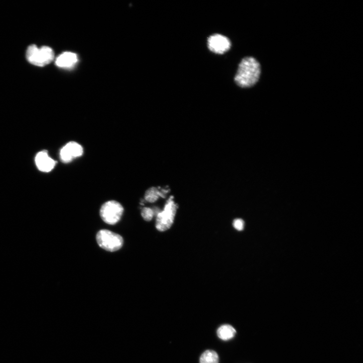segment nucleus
<instances>
[{
	"mask_svg": "<svg viewBox=\"0 0 363 363\" xmlns=\"http://www.w3.org/2000/svg\"><path fill=\"white\" fill-rule=\"evenodd\" d=\"M261 72L260 64L255 58L245 57L239 65L235 82L240 88H251L258 83Z\"/></svg>",
	"mask_w": 363,
	"mask_h": 363,
	"instance_id": "f257e3e1",
	"label": "nucleus"
},
{
	"mask_svg": "<svg viewBox=\"0 0 363 363\" xmlns=\"http://www.w3.org/2000/svg\"><path fill=\"white\" fill-rule=\"evenodd\" d=\"M26 56L28 61L32 64L44 67L53 61L55 54L53 50L49 47L39 48L36 45H32L27 50Z\"/></svg>",
	"mask_w": 363,
	"mask_h": 363,
	"instance_id": "f03ea898",
	"label": "nucleus"
},
{
	"mask_svg": "<svg viewBox=\"0 0 363 363\" xmlns=\"http://www.w3.org/2000/svg\"><path fill=\"white\" fill-rule=\"evenodd\" d=\"M123 212L124 208L119 202L111 200L102 206L100 215L105 223L114 225L120 221Z\"/></svg>",
	"mask_w": 363,
	"mask_h": 363,
	"instance_id": "7ed1b4c3",
	"label": "nucleus"
},
{
	"mask_svg": "<svg viewBox=\"0 0 363 363\" xmlns=\"http://www.w3.org/2000/svg\"><path fill=\"white\" fill-rule=\"evenodd\" d=\"M97 241L101 248L109 252L120 250L124 243L120 235L107 230H102L98 233Z\"/></svg>",
	"mask_w": 363,
	"mask_h": 363,
	"instance_id": "20e7f679",
	"label": "nucleus"
},
{
	"mask_svg": "<svg viewBox=\"0 0 363 363\" xmlns=\"http://www.w3.org/2000/svg\"><path fill=\"white\" fill-rule=\"evenodd\" d=\"M176 213V208L173 202H169L163 211L158 214L156 227L160 232L169 230L172 226Z\"/></svg>",
	"mask_w": 363,
	"mask_h": 363,
	"instance_id": "39448f33",
	"label": "nucleus"
},
{
	"mask_svg": "<svg viewBox=\"0 0 363 363\" xmlns=\"http://www.w3.org/2000/svg\"><path fill=\"white\" fill-rule=\"evenodd\" d=\"M207 46L211 52L217 54H223L230 49L231 43L230 40L224 36L214 34L208 38Z\"/></svg>",
	"mask_w": 363,
	"mask_h": 363,
	"instance_id": "423d86ee",
	"label": "nucleus"
},
{
	"mask_svg": "<svg viewBox=\"0 0 363 363\" xmlns=\"http://www.w3.org/2000/svg\"><path fill=\"white\" fill-rule=\"evenodd\" d=\"M84 154V149L79 143L71 141L63 147L60 153V159L64 163H69L74 159L81 157Z\"/></svg>",
	"mask_w": 363,
	"mask_h": 363,
	"instance_id": "0eeeda50",
	"label": "nucleus"
},
{
	"mask_svg": "<svg viewBox=\"0 0 363 363\" xmlns=\"http://www.w3.org/2000/svg\"><path fill=\"white\" fill-rule=\"evenodd\" d=\"M35 162L38 169L43 172L51 171L56 165V162L49 157L46 151L37 154Z\"/></svg>",
	"mask_w": 363,
	"mask_h": 363,
	"instance_id": "6e6552de",
	"label": "nucleus"
},
{
	"mask_svg": "<svg viewBox=\"0 0 363 363\" xmlns=\"http://www.w3.org/2000/svg\"><path fill=\"white\" fill-rule=\"evenodd\" d=\"M78 55L72 52H65L60 55L56 60V65L62 68H71L78 62Z\"/></svg>",
	"mask_w": 363,
	"mask_h": 363,
	"instance_id": "1a4fd4ad",
	"label": "nucleus"
},
{
	"mask_svg": "<svg viewBox=\"0 0 363 363\" xmlns=\"http://www.w3.org/2000/svg\"><path fill=\"white\" fill-rule=\"evenodd\" d=\"M236 333V329L229 324H225L221 326L217 331L218 337L225 341L233 338Z\"/></svg>",
	"mask_w": 363,
	"mask_h": 363,
	"instance_id": "9d476101",
	"label": "nucleus"
},
{
	"mask_svg": "<svg viewBox=\"0 0 363 363\" xmlns=\"http://www.w3.org/2000/svg\"><path fill=\"white\" fill-rule=\"evenodd\" d=\"M219 357L217 352L212 350L205 351L200 357V363H219Z\"/></svg>",
	"mask_w": 363,
	"mask_h": 363,
	"instance_id": "9b49d317",
	"label": "nucleus"
},
{
	"mask_svg": "<svg viewBox=\"0 0 363 363\" xmlns=\"http://www.w3.org/2000/svg\"><path fill=\"white\" fill-rule=\"evenodd\" d=\"M162 191L157 187H153L149 188L145 193V200L154 203L156 202L160 197L163 196Z\"/></svg>",
	"mask_w": 363,
	"mask_h": 363,
	"instance_id": "f8f14e48",
	"label": "nucleus"
},
{
	"mask_svg": "<svg viewBox=\"0 0 363 363\" xmlns=\"http://www.w3.org/2000/svg\"><path fill=\"white\" fill-rule=\"evenodd\" d=\"M156 213L154 208L144 207L141 210V215L145 221H151Z\"/></svg>",
	"mask_w": 363,
	"mask_h": 363,
	"instance_id": "ddd939ff",
	"label": "nucleus"
},
{
	"mask_svg": "<svg viewBox=\"0 0 363 363\" xmlns=\"http://www.w3.org/2000/svg\"><path fill=\"white\" fill-rule=\"evenodd\" d=\"M233 226L237 230L242 231L244 227V222L242 219H236L234 221Z\"/></svg>",
	"mask_w": 363,
	"mask_h": 363,
	"instance_id": "4468645a",
	"label": "nucleus"
}]
</instances>
